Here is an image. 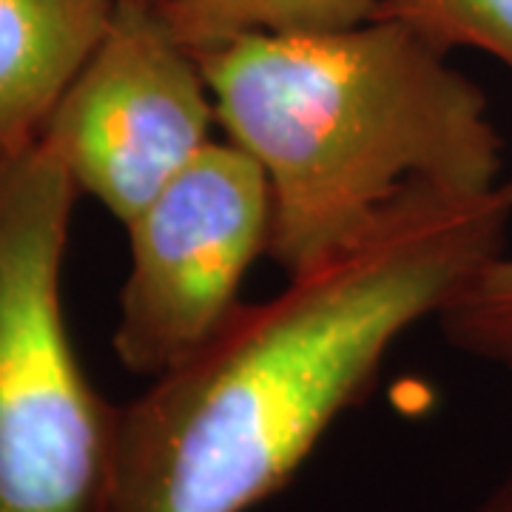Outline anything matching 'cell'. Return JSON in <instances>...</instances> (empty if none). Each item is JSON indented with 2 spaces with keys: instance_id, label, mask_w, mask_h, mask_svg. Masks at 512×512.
Returning a JSON list of instances; mask_svg holds the SVG:
<instances>
[{
  "instance_id": "obj_7",
  "label": "cell",
  "mask_w": 512,
  "mask_h": 512,
  "mask_svg": "<svg viewBox=\"0 0 512 512\" xmlns=\"http://www.w3.org/2000/svg\"><path fill=\"white\" fill-rule=\"evenodd\" d=\"M174 35L200 55L242 35H316L376 18L379 0H160Z\"/></svg>"
},
{
  "instance_id": "obj_5",
  "label": "cell",
  "mask_w": 512,
  "mask_h": 512,
  "mask_svg": "<svg viewBox=\"0 0 512 512\" xmlns=\"http://www.w3.org/2000/svg\"><path fill=\"white\" fill-rule=\"evenodd\" d=\"M214 120L200 57L174 35L160 6L117 0L40 140L80 194L128 225L211 143Z\"/></svg>"
},
{
  "instance_id": "obj_2",
  "label": "cell",
  "mask_w": 512,
  "mask_h": 512,
  "mask_svg": "<svg viewBox=\"0 0 512 512\" xmlns=\"http://www.w3.org/2000/svg\"><path fill=\"white\" fill-rule=\"evenodd\" d=\"M197 57L228 140L268 177V256L288 279L359 245L413 188L501 183L487 94L402 20L242 35Z\"/></svg>"
},
{
  "instance_id": "obj_10",
  "label": "cell",
  "mask_w": 512,
  "mask_h": 512,
  "mask_svg": "<svg viewBox=\"0 0 512 512\" xmlns=\"http://www.w3.org/2000/svg\"><path fill=\"white\" fill-rule=\"evenodd\" d=\"M484 512H512V470L510 476L495 487V493L487 498Z\"/></svg>"
},
{
  "instance_id": "obj_8",
  "label": "cell",
  "mask_w": 512,
  "mask_h": 512,
  "mask_svg": "<svg viewBox=\"0 0 512 512\" xmlns=\"http://www.w3.org/2000/svg\"><path fill=\"white\" fill-rule=\"evenodd\" d=\"M436 319L453 348L512 370V256L484 262Z\"/></svg>"
},
{
  "instance_id": "obj_9",
  "label": "cell",
  "mask_w": 512,
  "mask_h": 512,
  "mask_svg": "<svg viewBox=\"0 0 512 512\" xmlns=\"http://www.w3.org/2000/svg\"><path fill=\"white\" fill-rule=\"evenodd\" d=\"M376 18L402 20L447 55L487 52L512 72V0H379Z\"/></svg>"
},
{
  "instance_id": "obj_3",
  "label": "cell",
  "mask_w": 512,
  "mask_h": 512,
  "mask_svg": "<svg viewBox=\"0 0 512 512\" xmlns=\"http://www.w3.org/2000/svg\"><path fill=\"white\" fill-rule=\"evenodd\" d=\"M77 185L43 140L0 160V512H106L120 407L89 379L60 276Z\"/></svg>"
},
{
  "instance_id": "obj_6",
  "label": "cell",
  "mask_w": 512,
  "mask_h": 512,
  "mask_svg": "<svg viewBox=\"0 0 512 512\" xmlns=\"http://www.w3.org/2000/svg\"><path fill=\"white\" fill-rule=\"evenodd\" d=\"M117 0H0V160L40 140L46 117L109 26Z\"/></svg>"
},
{
  "instance_id": "obj_1",
  "label": "cell",
  "mask_w": 512,
  "mask_h": 512,
  "mask_svg": "<svg viewBox=\"0 0 512 512\" xmlns=\"http://www.w3.org/2000/svg\"><path fill=\"white\" fill-rule=\"evenodd\" d=\"M512 177L421 185L359 245L259 305L120 404L106 512H248L279 493L393 345L504 251Z\"/></svg>"
},
{
  "instance_id": "obj_4",
  "label": "cell",
  "mask_w": 512,
  "mask_h": 512,
  "mask_svg": "<svg viewBox=\"0 0 512 512\" xmlns=\"http://www.w3.org/2000/svg\"><path fill=\"white\" fill-rule=\"evenodd\" d=\"M126 228L114 353L128 373L157 379L242 305V279L271 242L268 177L231 140H211Z\"/></svg>"
},
{
  "instance_id": "obj_11",
  "label": "cell",
  "mask_w": 512,
  "mask_h": 512,
  "mask_svg": "<svg viewBox=\"0 0 512 512\" xmlns=\"http://www.w3.org/2000/svg\"><path fill=\"white\" fill-rule=\"evenodd\" d=\"M151 3H160V0H151Z\"/></svg>"
}]
</instances>
